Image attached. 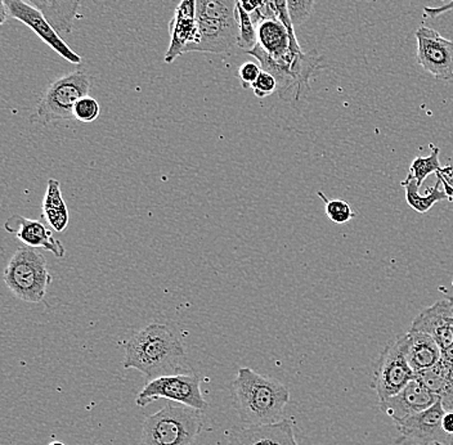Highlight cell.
Instances as JSON below:
<instances>
[{
    "mask_svg": "<svg viewBox=\"0 0 453 445\" xmlns=\"http://www.w3.org/2000/svg\"><path fill=\"white\" fill-rule=\"evenodd\" d=\"M262 71L260 65L255 64V62H245L242 66H240L237 75H239L243 89H250Z\"/></svg>",
    "mask_w": 453,
    "mask_h": 445,
    "instance_id": "f546056e",
    "label": "cell"
},
{
    "mask_svg": "<svg viewBox=\"0 0 453 445\" xmlns=\"http://www.w3.org/2000/svg\"><path fill=\"white\" fill-rule=\"evenodd\" d=\"M453 12V0L449 4L443 5V7H426L424 8V19H437L441 14Z\"/></svg>",
    "mask_w": 453,
    "mask_h": 445,
    "instance_id": "d6a6232c",
    "label": "cell"
},
{
    "mask_svg": "<svg viewBox=\"0 0 453 445\" xmlns=\"http://www.w3.org/2000/svg\"><path fill=\"white\" fill-rule=\"evenodd\" d=\"M410 330L430 334L446 350L453 345V305L447 297L439 300L413 319Z\"/></svg>",
    "mask_w": 453,
    "mask_h": 445,
    "instance_id": "2e32d148",
    "label": "cell"
},
{
    "mask_svg": "<svg viewBox=\"0 0 453 445\" xmlns=\"http://www.w3.org/2000/svg\"><path fill=\"white\" fill-rule=\"evenodd\" d=\"M416 373L407 361L406 334L393 340L375 363L371 387L378 394L379 403L388 401L415 379Z\"/></svg>",
    "mask_w": 453,
    "mask_h": 445,
    "instance_id": "ba28073f",
    "label": "cell"
},
{
    "mask_svg": "<svg viewBox=\"0 0 453 445\" xmlns=\"http://www.w3.org/2000/svg\"><path fill=\"white\" fill-rule=\"evenodd\" d=\"M276 4L277 12H279V19L288 27V33H290L291 38L296 41V31H294V25L291 22L290 16H288V4L286 0H273Z\"/></svg>",
    "mask_w": 453,
    "mask_h": 445,
    "instance_id": "1f68e13d",
    "label": "cell"
},
{
    "mask_svg": "<svg viewBox=\"0 0 453 445\" xmlns=\"http://www.w3.org/2000/svg\"><path fill=\"white\" fill-rule=\"evenodd\" d=\"M443 403L438 399L432 407L402 421L395 422L403 441L416 445H453V435L444 432Z\"/></svg>",
    "mask_w": 453,
    "mask_h": 445,
    "instance_id": "8fae6325",
    "label": "cell"
},
{
    "mask_svg": "<svg viewBox=\"0 0 453 445\" xmlns=\"http://www.w3.org/2000/svg\"><path fill=\"white\" fill-rule=\"evenodd\" d=\"M42 215L57 234H62L70 222L69 209L61 194V184L57 180H48L47 192L42 203Z\"/></svg>",
    "mask_w": 453,
    "mask_h": 445,
    "instance_id": "7402d4cb",
    "label": "cell"
},
{
    "mask_svg": "<svg viewBox=\"0 0 453 445\" xmlns=\"http://www.w3.org/2000/svg\"><path fill=\"white\" fill-rule=\"evenodd\" d=\"M418 62L438 81L453 78V42L443 38L434 28L421 27L416 31Z\"/></svg>",
    "mask_w": 453,
    "mask_h": 445,
    "instance_id": "7c38bea8",
    "label": "cell"
},
{
    "mask_svg": "<svg viewBox=\"0 0 453 445\" xmlns=\"http://www.w3.org/2000/svg\"><path fill=\"white\" fill-rule=\"evenodd\" d=\"M239 0H196L197 48L203 53H226L240 36Z\"/></svg>",
    "mask_w": 453,
    "mask_h": 445,
    "instance_id": "3957f363",
    "label": "cell"
},
{
    "mask_svg": "<svg viewBox=\"0 0 453 445\" xmlns=\"http://www.w3.org/2000/svg\"><path fill=\"white\" fill-rule=\"evenodd\" d=\"M48 445H66V444L62 443V441H52V443L48 444Z\"/></svg>",
    "mask_w": 453,
    "mask_h": 445,
    "instance_id": "d590c367",
    "label": "cell"
},
{
    "mask_svg": "<svg viewBox=\"0 0 453 445\" xmlns=\"http://www.w3.org/2000/svg\"><path fill=\"white\" fill-rule=\"evenodd\" d=\"M248 55L257 59L263 71H267L277 81V92L285 101H299L310 89L311 75L321 69V58L313 55L291 50L281 58H273L259 44L249 50Z\"/></svg>",
    "mask_w": 453,
    "mask_h": 445,
    "instance_id": "5b68a950",
    "label": "cell"
},
{
    "mask_svg": "<svg viewBox=\"0 0 453 445\" xmlns=\"http://www.w3.org/2000/svg\"><path fill=\"white\" fill-rule=\"evenodd\" d=\"M447 299H449V302L453 305V296H449Z\"/></svg>",
    "mask_w": 453,
    "mask_h": 445,
    "instance_id": "8d00e7d4",
    "label": "cell"
},
{
    "mask_svg": "<svg viewBox=\"0 0 453 445\" xmlns=\"http://www.w3.org/2000/svg\"><path fill=\"white\" fill-rule=\"evenodd\" d=\"M265 0H239L241 7L248 13H254L255 11L259 10Z\"/></svg>",
    "mask_w": 453,
    "mask_h": 445,
    "instance_id": "836d02e7",
    "label": "cell"
},
{
    "mask_svg": "<svg viewBox=\"0 0 453 445\" xmlns=\"http://www.w3.org/2000/svg\"><path fill=\"white\" fill-rule=\"evenodd\" d=\"M406 336L407 361L416 375L429 370L441 361V349L430 334L410 330Z\"/></svg>",
    "mask_w": 453,
    "mask_h": 445,
    "instance_id": "d6986e66",
    "label": "cell"
},
{
    "mask_svg": "<svg viewBox=\"0 0 453 445\" xmlns=\"http://www.w3.org/2000/svg\"><path fill=\"white\" fill-rule=\"evenodd\" d=\"M170 44L164 61L172 64L197 39L196 0H180L169 24Z\"/></svg>",
    "mask_w": 453,
    "mask_h": 445,
    "instance_id": "5bb4252c",
    "label": "cell"
},
{
    "mask_svg": "<svg viewBox=\"0 0 453 445\" xmlns=\"http://www.w3.org/2000/svg\"><path fill=\"white\" fill-rule=\"evenodd\" d=\"M441 163H439V149L438 147L432 146V153L427 157H416L410 166L409 175L403 181L415 180L418 187L423 186L425 180L430 174H434L441 169Z\"/></svg>",
    "mask_w": 453,
    "mask_h": 445,
    "instance_id": "cb8c5ba5",
    "label": "cell"
},
{
    "mask_svg": "<svg viewBox=\"0 0 453 445\" xmlns=\"http://www.w3.org/2000/svg\"><path fill=\"white\" fill-rule=\"evenodd\" d=\"M237 8H239L240 21L239 45L237 47L241 52L248 53L257 44V28L255 27L250 13L246 12L241 7L240 3L237 4Z\"/></svg>",
    "mask_w": 453,
    "mask_h": 445,
    "instance_id": "d4e9b609",
    "label": "cell"
},
{
    "mask_svg": "<svg viewBox=\"0 0 453 445\" xmlns=\"http://www.w3.org/2000/svg\"><path fill=\"white\" fill-rule=\"evenodd\" d=\"M319 197L325 201L326 214L328 219L335 224H347L356 218V212L350 208L349 203L344 200H328L322 192H319Z\"/></svg>",
    "mask_w": 453,
    "mask_h": 445,
    "instance_id": "484cf974",
    "label": "cell"
},
{
    "mask_svg": "<svg viewBox=\"0 0 453 445\" xmlns=\"http://www.w3.org/2000/svg\"><path fill=\"white\" fill-rule=\"evenodd\" d=\"M126 370L134 368L147 381L189 371L183 342L168 326L151 323L126 342Z\"/></svg>",
    "mask_w": 453,
    "mask_h": 445,
    "instance_id": "6da1fadb",
    "label": "cell"
},
{
    "mask_svg": "<svg viewBox=\"0 0 453 445\" xmlns=\"http://www.w3.org/2000/svg\"><path fill=\"white\" fill-rule=\"evenodd\" d=\"M232 398L240 421L246 426H262L282 421L290 391L272 377L240 367L232 382Z\"/></svg>",
    "mask_w": 453,
    "mask_h": 445,
    "instance_id": "7a4b0ae2",
    "label": "cell"
},
{
    "mask_svg": "<svg viewBox=\"0 0 453 445\" xmlns=\"http://www.w3.org/2000/svg\"><path fill=\"white\" fill-rule=\"evenodd\" d=\"M438 399V396L416 376L398 394L382 402L380 408L385 415L398 422L427 410Z\"/></svg>",
    "mask_w": 453,
    "mask_h": 445,
    "instance_id": "4fadbf2b",
    "label": "cell"
},
{
    "mask_svg": "<svg viewBox=\"0 0 453 445\" xmlns=\"http://www.w3.org/2000/svg\"><path fill=\"white\" fill-rule=\"evenodd\" d=\"M52 280L44 255L25 245L14 251L4 271V282L11 293L30 304L44 302Z\"/></svg>",
    "mask_w": 453,
    "mask_h": 445,
    "instance_id": "8992f818",
    "label": "cell"
},
{
    "mask_svg": "<svg viewBox=\"0 0 453 445\" xmlns=\"http://www.w3.org/2000/svg\"><path fill=\"white\" fill-rule=\"evenodd\" d=\"M39 11L58 33L70 34L83 0H25Z\"/></svg>",
    "mask_w": 453,
    "mask_h": 445,
    "instance_id": "ffe728a7",
    "label": "cell"
},
{
    "mask_svg": "<svg viewBox=\"0 0 453 445\" xmlns=\"http://www.w3.org/2000/svg\"><path fill=\"white\" fill-rule=\"evenodd\" d=\"M441 181L438 180L435 186L430 187L427 189V194L423 196L420 195V191H418L420 187L418 186L415 180L402 181V187L406 189L407 203H409L411 208L420 212V214L429 211L435 203H441L443 200H449L446 192L441 189Z\"/></svg>",
    "mask_w": 453,
    "mask_h": 445,
    "instance_id": "603a6c76",
    "label": "cell"
},
{
    "mask_svg": "<svg viewBox=\"0 0 453 445\" xmlns=\"http://www.w3.org/2000/svg\"><path fill=\"white\" fill-rule=\"evenodd\" d=\"M4 229L27 248L50 251L59 259L66 254L61 241L53 236L52 231L41 219H27L21 215H12L5 220Z\"/></svg>",
    "mask_w": 453,
    "mask_h": 445,
    "instance_id": "9a60e30c",
    "label": "cell"
},
{
    "mask_svg": "<svg viewBox=\"0 0 453 445\" xmlns=\"http://www.w3.org/2000/svg\"><path fill=\"white\" fill-rule=\"evenodd\" d=\"M441 399L444 410H453V364L441 359L429 370L416 375Z\"/></svg>",
    "mask_w": 453,
    "mask_h": 445,
    "instance_id": "44dd1931",
    "label": "cell"
},
{
    "mask_svg": "<svg viewBox=\"0 0 453 445\" xmlns=\"http://www.w3.org/2000/svg\"><path fill=\"white\" fill-rule=\"evenodd\" d=\"M8 19H17L21 24L30 27L45 44L50 45L62 58L73 65H81L83 62L81 56L73 52L66 42L59 36L58 31L50 25L47 17L38 10L28 4L25 0H0V22L5 24Z\"/></svg>",
    "mask_w": 453,
    "mask_h": 445,
    "instance_id": "30bf717a",
    "label": "cell"
},
{
    "mask_svg": "<svg viewBox=\"0 0 453 445\" xmlns=\"http://www.w3.org/2000/svg\"><path fill=\"white\" fill-rule=\"evenodd\" d=\"M257 44L273 58H281L291 50L302 52L299 42L291 38L288 27L280 19H265L257 25Z\"/></svg>",
    "mask_w": 453,
    "mask_h": 445,
    "instance_id": "ac0fdd59",
    "label": "cell"
},
{
    "mask_svg": "<svg viewBox=\"0 0 453 445\" xmlns=\"http://www.w3.org/2000/svg\"><path fill=\"white\" fill-rule=\"evenodd\" d=\"M90 78L81 70L73 71L48 85L36 104V116L42 123L70 120L81 98L89 96Z\"/></svg>",
    "mask_w": 453,
    "mask_h": 445,
    "instance_id": "52a82bcc",
    "label": "cell"
},
{
    "mask_svg": "<svg viewBox=\"0 0 453 445\" xmlns=\"http://www.w3.org/2000/svg\"><path fill=\"white\" fill-rule=\"evenodd\" d=\"M314 3L316 0H286L288 16L294 27H300L310 19L313 12Z\"/></svg>",
    "mask_w": 453,
    "mask_h": 445,
    "instance_id": "4316f807",
    "label": "cell"
},
{
    "mask_svg": "<svg viewBox=\"0 0 453 445\" xmlns=\"http://www.w3.org/2000/svg\"><path fill=\"white\" fill-rule=\"evenodd\" d=\"M228 445H299L294 419L283 418L276 424L246 426L231 435Z\"/></svg>",
    "mask_w": 453,
    "mask_h": 445,
    "instance_id": "e0dca14e",
    "label": "cell"
},
{
    "mask_svg": "<svg viewBox=\"0 0 453 445\" xmlns=\"http://www.w3.org/2000/svg\"><path fill=\"white\" fill-rule=\"evenodd\" d=\"M99 113H101V107L90 96L81 98L73 109V118L81 123H93L97 120Z\"/></svg>",
    "mask_w": 453,
    "mask_h": 445,
    "instance_id": "83f0119b",
    "label": "cell"
},
{
    "mask_svg": "<svg viewBox=\"0 0 453 445\" xmlns=\"http://www.w3.org/2000/svg\"><path fill=\"white\" fill-rule=\"evenodd\" d=\"M438 180L443 186V191L446 192L449 201L453 203V166L441 167L437 173Z\"/></svg>",
    "mask_w": 453,
    "mask_h": 445,
    "instance_id": "4dcf8cb0",
    "label": "cell"
},
{
    "mask_svg": "<svg viewBox=\"0 0 453 445\" xmlns=\"http://www.w3.org/2000/svg\"><path fill=\"white\" fill-rule=\"evenodd\" d=\"M251 89H253L255 97L259 99L267 98L269 96L273 95L274 92H277V81L267 71H262Z\"/></svg>",
    "mask_w": 453,
    "mask_h": 445,
    "instance_id": "f1b7e54d",
    "label": "cell"
},
{
    "mask_svg": "<svg viewBox=\"0 0 453 445\" xmlns=\"http://www.w3.org/2000/svg\"><path fill=\"white\" fill-rule=\"evenodd\" d=\"M203 413L169 401L143 422L140 445H194L203 429Z\"/></svg>",
    "mask_w": 453,
    "mask_h": 445,
    "instance_id": "277c9868",
    "label": "cell"
},
{
    "mask_svg": "<svg viewBox=\"0 0 453 445\" xmlns=\"http://www.w3.org/2000/svg\"><path fill=\"white\" fill-rule=\"evenodd\" d=\"M160 399L188 405V407L203 410V412L209 407L208 402L201 393L200 377L188 375V373H178V375L150 380L144 385L143 389L138 393L135 404L140 408H144Z\"/></svg>",
    "mask_w": 453,
    "mask_h": 445,
    "instance_id": "9c48e42d",
    "label": "cell"
},
{
    "mask_svg": "<svg viewBox=\"0 0 453 445\" xmlns=\"http://www.w3.org/2000/svg\"><path fill=\"white\" fill-rule=\"evenodd\" d=\"M443 429L449 435H453V410H446V415L443 418Z\"/></svg>",
    "mask_w": 453,
    "mask_h": 445,
    "instance_id": "e575fe53",
    "label": "cell"
}]
</instances>
